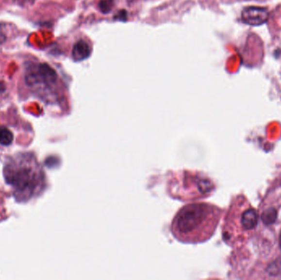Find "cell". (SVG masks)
<instances>
[{
	"mask_svg": "<svg viewBox=\"0 0 281 280\" xmlns=\"http://www.w3.org/2000/svg\"><path fill=\"white\" fill-rule=\"evenodd\" d=\"M3 176L18 202H27L40 194L46 185L45 172L32 153L9 158L3 168Z\"/></svg>",
	"mask_w": 281,
	"mask_h": 280,
	"instance_id": "obj_1",
	"label": "cell"
},
{
	"mask_svg": "<svg viewBox=\"0 0 281 280\" xmlns=\"http://www.w3.org/2000/svg\"><path fill=\"white\" fill-rule=\"evenodd\" d=\"M218 214L212 205L194 203L182 207L171 224L174 237L184 243H198L209 239L216 226Z\"/></svg>",
	"mask_w": 281,
	"mask_h": 280,
	"instance_id": "obj_2",
	"label": "cell"
},
{
	"mask_svg": "<svg viewBox=\"0 0 281 280\" xmlns=\"http://www.w3.org/2000/svg\"><path fill=\"white\" fill-rule=\"evenodd\" d=\"M269 12L262 7H247L242 12V21L250 26H260L267 22Z\"/></svg>",
	"mask_w": 281,
	"mask_h": 280,
	"instance_id": "obj_3",
	"label": "cell"
},
{
	"mask_svg": "<svg viewBox=\"0 0 281 280\" xmlns=\"http://www.w3.org/2000/svg\"><path fill=\"white\" fill-rule=\"evenodd\" d=\"M91 47L87 42L83 40L76 42L72 50V59L76 62H80L90 57Z\"/></svg>",
	"mask_w": 281,
	"mask_h": 280,
	"instance_id": "obj_4",
	"label": "cell"
},
{
	"mask_svg": "<svg viewBox=\"0 0 281 280\" xmlns=\"http://www.w3.org/2000/svg\"><path fill=\"white\" fill-rule=\"evenodd\" d=\"M258 215L256 210L249 209L242 216V224L245 229H254L257 226Z\"/></svg>",
	"mask_w": 281,
	"mask_h": 280,
	"instance_id": "obj_5",
	"label": "cell"
},
{
	"mask_svg": "<svg viewBox=\"0 0 281 280\" xmlns=\"http://www.w3.org/2000/svg\"><path fill=\"white\" fill-rule=\"evenodd\" d=\"M276 218H277V211L275 208H269L263 212L262 216L263 223L266 225L274 224L276 222Z\"/></svg>",
	"mask_w": 281,
	"mask_h": 280,
	"instance_id": "obj_6",
	"label": "cell"
},
{
	"mask_svg": "<svg viewBox=\"0 0 281 280\" xmlns=\"http://www.w3.org/2000/svg\"><path fill=\"white\" fill-rule=\"evenodd\" d=\"M14 137L11 131L5 127H0V144L3 146H8L13 141Z\"/></svg>",
	"mask_w": 281,
	"mask_h": 280,
	"instance_id": "obj_7",
	"label": "cell"
},
{
	"mask_svg": "<svg viewBox=\"0 0 281 280\" xmlns=\"http://www.w3.org/2000/svg\"><path fill=\"white\" fill-rule=\"evenodd\" d=\"M114 4L115 0H100L98 3V7L102 14H107L112 10Z\"/></svg>",
	"mask_w": 281,
	"mask_h": 280,
	"instance_id": "obj_8",
	"label": "cell"
},
{
	"mask_svg": "<svg viewBox=\"0 0 281 280\" xmlns=\"http://www.w3.org/2000/svg\"><path fill=\"white\" fill-rule=\"evenodd\" d=\"M114 19L118 20V21H123V22H126L128 19V13L126 10H120L118 12V14H116V16H114Z\"/></svg>",
	"mask_w": 281,
	"mask_h": 280,
	"instance_id": "obj_9",
	"label": "cell"
},
{
	"mask_svg": "<svg viewBox=\"0 0 281 280\" xmlns=\"http://www.w3.org/2000/svg\"><path fill=\"white\" fill-rule=\"evenodd\" d=\"M3 25L0 23V45L4 43L7 40V35L5 31L3 30Z\"/></svg>",
	"mask_w": 281,
	"mask_h": 280,
	"instance_id": "obj_10",
	"label": "cell"
},
{
	"mask_svg": "<svg viewBox=\"0 0 281 280\" xmlns=\"http://www.w3.org/2000/svg\"><path fill=\"white\" fill-rule=\"evenodd\" d=\"M280 247L281 248V235H280Z\"/></svg>",
	"mask_w": 281,
	"mask_h": 280,
	"instance_id": "obj_11",
	"label": "cell"
}]
</instances>
